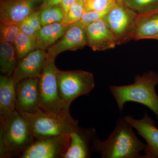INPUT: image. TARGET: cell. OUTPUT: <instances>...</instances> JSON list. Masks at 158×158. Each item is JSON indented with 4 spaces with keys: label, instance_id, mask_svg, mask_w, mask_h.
<instances>
[{
    "label": "cell",
    "instance_id": "6da1fadb",
    "mask_svg": "<svg viewBox=\"0 0 158 158\" xmlns=\"http://www.w3.org/2000/svg\"><path fill=\"white\" fill-rule=\"evenodd\" d=\"M133 127L124 117L118 118L115 129L107 139L102 141L97 135L91 144L92 152H98L102 158H143L146 144L133 131Z\"/></svg>",
    "mask_w": 158,
    "mask_h": 158
},
{
    "label": "cell",
    "instance_id": "7a4b0ae2",
    "mask_svg": "<svg viewBox=\"0 0 158 158\" xmlns=\"http://www.w3.org/2000/svg\"><path fill=\"white\" fill-rule=\"evenodd\" d=\"M158 85V74L150 71L136 76L132 84L111 85L110 90L116 100L119 112L123 111L125 104L127 102H135L147 107L158 119V96L156 91Z\"/></svg>",
    "mask_w": 158,
    "mask_h": 158
},
{
    "label": "cell",
    "instance_id": "3957f363",
    "mask_svg": "<svg viewBox=\"0 0 158 158\" xmlns=\"http://www.w3.org/2000/svg\"><path fill=\"white\" fill-rule=\"evenodd\" d=\"M0 120V158L19 157L36 140L28 121L17 110Z\"/></svg>",
    "mask_w": 158,
    "mask_h": 158
},
{
    "label": "cell",
    "instance_id": "277c9868",
    "mask_svg": "<svg viewBox=\"0 0 158 158\" xmlns=\"http://www.w3.org/2000/svg\"><path fill=\"white\" fill-rule=\"evenodd\" d=\"M56 74L62 109L66 114H70L72 102L79 97L88 96L95 87L93 74L81 69L62 71L58 68Z\"/></svg>",
    "mask_w": 158,
    "mask_h": 158
},
{
    "label": "cell",
    "instance_id": "5b68a950",
    "mask_svg": "<svg viewBox=\"0 0 158 158\" xmlns=\"http://www.w3.org/2000/svg\"><path fill=\"white\" fill-rule=\"evenodd\" d=\"M28 121L35 140L69 134L78 121L69 116H61L42 111L35 113L19 112Z\"/></svg>",
    "mask_w": 158,
    "mask_h": 158
},
{
    "label": "cell",
    "instance_id": "8992f818",
    "mask_svg": "<svg viewBox=\"0 0 158 158\" xmlns=\"http://www.w3.org/2000/svg\"><path fill=\"white\" fill-rule=\"evenodd\" d=\"M55 59H48L39 78L40 106L43 112L61 116H69L62 109L59 98Z\"/></svg>",
    "mask_w": 158,
    "mask_h": 158
},
{
    "label": "cell",
    "instance_id": "52a82bcc",
    "mask_svg": "<svg viewBox=\"0 0 158 158\" xmlns=\"http://www.w3.org/2000/svg\"><path fill=\"white\" fill-rule=\"evenodd\" d=\"M139 14L123 4H116L102 19L113 31L119 44L133 38Z\"/></svg>",
    "mask_w": 158,
    "mask_h": 158
},
{
    "label": "cell",
    "instance_id": "ba28073f",
    "mask_svg": "<svg viewBox=\"0 0 158 158\" xmlns=\"http://www.w3.org/2000/svg\"><path fill=\"white\" fill-rule=\"evenodd\" d=\"M69 141V134L36 140L19 158H63Z\"/></svg>",
    "mask_w": 158,
    "mask_h": 158
},
{
    "label": "cell",
    "instance_id": "9c48e42d",
    "mask_svg": "<svg viewBox=\"0 0 158 158\" xmlns=\"http://www.w3.org/2000/svg\"><path fill=\"white\" fill-rule=\"evenodd\" d=\"M124 117L146 141L143 158H158V128L156 121L148 116L147 112L141 119H136L129 115Z\"/></svg>",
    "mask_w": 158,
    "mask_h": 158
},
{
    "label": "cell",
    "instance_id": "30bf717a",
    "mask_svg": "<svg viewBox=\"0 0 158 158\" xmlns=\"http://www.w3.org/2000/svg\"><path fill=\"white\" fill-rule=\"evenodd\" d=\"M44 0H3L0 6L1 22L19 24L34 11L39 10Z\"/></svg>",
    "mask_w": 158,
    "mask_h": 158
},
{
    "label": "cell",
    "instance_id": "8fae6325",
    "mask_svg": "<svg viewBox=\"0 0 158 158\" xmlns=\"http://www.w3.org/2000/svg\"><path fill=\"white\" fill-rule=\"evenodd\" d=\"M85 31L87 45L94 51L110 49L118 44L113 31L103 19L88 24Z\"/></svg>",
    "mask_w": 158,
    "mask_h": 158
},
{
    "label": "cell",
    "instance_id": "7c38bea8",
    "mask_svg": "<svg viewBox=\"0 0 158 158\" xmlns=\"http://www.w3.org/2000/svg\"><path fill=\"white\" fill-rule=\"evenodd\" d=\"M86 45L85 27L77 22L70 25L60 40L48 49L47 59H55L62 52L80 49Z\"/></svg>",
    "mask_w": 158,
    "mask_h": 158
},
{
    "label": "cell",
    "instance_id": "4fadbf2b",
    "mask_svg": "<svg viewBox=\"0 0 158 158\" xmlns=\"http://www.w3.org/2000/svg\"><path fill=\"white\" fill-rule=\"evenodd\" d=\"M39 78L23 80L16 85L15 110L35 113L42 111L40 106Z\"/></svg>",
    "mask_w": 158,
    "mask_h": 158
},
{
    "label": "cell",
    "instance_id": "5bb4252c",
    "mask_svg": "<svg viewBox=\"0 0 158 158\" xmlns=\"http://www.w3.org/2000/svg\"><path fill=\"white\" fill-rule=\"evenodd\" d=\"M47 60L45 50L37 49L19 60L11 77L15 85L30 78H39Z\"/></svg>",
    "mask_w": 158,
    "mask_h": 158
},
{
    "label": "cell",
    "instance_id": "9a60e30c",
    "mask_svg": "<svg viewBox=\"0 0 158 158\" xmlns=\"http://www.w3.org/2000/svg\"><path fill=\"white\" fill-rule=\"evenodd\" d=\"M96 131L93 127L85 128L77 126L70 133V141L63 158L91 157V144Z\"/></svg>",
    "mask_w": 158,
    "mask_h": 158
},
{
    "label": "cell",
    "instance_id": "2e32d148",
    "mask_svg": "<svg viewBox=\"0 0 158 158\" xmlns=\"http://www.w3.org/2000/svg\"><path fill=\"white\" fill-rule=\"evenodd\" d=\"M16 85L12 77L0 76V118L11 116L15 111Z\"/></svg>",
    "mask_w": 158,
    "mask_h": 158
},
{
    "label": "cell",
    "instance_id": "e0dca14e",
    "mask_svg": "<svg viewBox=\"0 0 158 158\" xmlns=\"http://www.w3.org/2000/svg\"><path fill=\"white\" fill-rule=\"evenodd\" d=\"M69 26H64L62 23L42 26L37 32V49H48L62 37Z\"/></svg>",
    "mask_w": 158,
    "mask_h": 158
},
{
    "label": "cell",
    "instance_id": "ac0fdd59",
    "mask_svg": "<svg viewBox=\"0 0 158 158\" xmlns=\"http://www.w3.org/2000/svg\"><path fill=\"white\" fill-rule=\"evenodd\" d=\"M158 34V15L146 16L139 15L133 38L135 40L149 39Z\"/></svg>",
    "mask_w": 158,
    "mask_h": 158
},
{
    "label": "cell",
    "instance_id": "d6986e66",
    "mask_svg": "<svg viewBox=\"0 0 158 158\" xmlns=\"http://www.w3.org/2000/svg\"><path fill=\"white\" fill-rule=\"evenodd\" d=\"M14 45L10 43L0 44V71L3 75L11 77L17 64Z\"/></svg>",
    "mask_w": 158,
    "mask_h": 158
},
{
    "label": "cell",
    "instance_id": "ffe728a7",
    "mask_svg": "<svg viewBox=\"0 0 158 158\" xmlns=\"http://www.w3.org/2000/svg\"><path fill=\"white\" fill-rule=\"evenodd\" d=\"M18 60L37 49V40L20 31L13 43Z\"/></svg>",
    "mask_w": 158,
    "mask_h": 158
},
{
    "label": "cell",
    "instance_id": "44dd1931",
    "mask_svg": "<svg viewBox=\"0 0 158 158\" xmlns=\"http://www.w3.org/2000/svg\"><path fill=\"white\" fill-rule=\"evenodd\" d=\"M40 17L42 26L62 23L64 19V11L60 6L42 8L40 9Z\"/></svg>",
    "mask_w": 158,
    "mask_h": 158
},
{
    "label": "cell",
    "instance_id": "7402d4cb",
    "mask_svg": "<svg viewBox=\"0 0 158 158\" xmlns=\"http://www.w3.org/2000/svg\"><path fill=\"white\" fill-rule=\"evenodd\" d=\"M20 31V30L19 24L15 23L1 22V42H8L13 44Z\"/></svg>",
    "mask_w": 158,
    "mask_h": 158
},
{
    "label": "cell",
    "instance_id": "603a6c76",
    "mask_svg": "<svg viewBox=\"0 0 158 158\" xmlns=\"http://www.w3.org/2000/svg\"><path fill=\"white\" fill-rule=\"evenodd\" d=\"M85 3L78 0L74 3L64 16L62 23V24L65 26H68L79 21L85 11Z\"/></svg>",
    "mask_w": 158,
    "mask_h": 158
},
{
    "label": "cell",
    "instance_id": "cb8c5ba5",
    "mask_svg": "<svg viewBox=\"0 0 158 158\" xmlns=\"http://www.w3.org/2000/svg\"><path fill=\"white\" fill-rule=\"evenodd\" d=\"M158 0H123L125 6L139 15L146 14L157 3Z\"/></svg>",
    "mask_w": 158,
    "mask_h": 158
},
{
    "label": "cell",
    "instance_id": "d4e9b609",
    "mask_svg": "<svg viewBox=\"0 0 158 158\" xmlns=\"http://www.w3.org/2000/svg\"><path fill=\"white\" fill-rule=\"evenodd\" d=\"M113 0H88L85 3V11H101L116 5Z\"/></svg>",
    "mask_w": 158,
    "mask_h": 158
},
{
    "label": "cell",
    "instance_id": "484cf974",
    "mask_svg": "<svg viewBox=\"0 0 158 158\" xmlns=\"http://www.w3.org/2000/svg\"><path fill=\"white\" fill-rule=\"evenodd\" d=\"M111 9V8L101 11H85L81 19L78 22L85 27L90 23L102 19Z\"/></svg>",
    "mask_w": 158,
    "mask_h": 158
},
{
    "label": "cell",
    "instance_id": "4316f807",
    "mask_svg": "<svg viewBox=\"0 0 158 158\" xmlns=\"http://www.w3.org/2000/svg\"><path fill=\"white\" fill-rule=\"evenodd\" d=\"M40 9L34 11L24 19L34 27L37 31L42 27L40 21Z\"/></svg>",
    "mask_w": 158,
    "mask_h": 158
},
{
    "label": "cell",
    "instance_id": "83f0119b",
    "mask_svg": "<svg viewBox=\"0 0 158 158\" xmlns=\"http://www.w3.org/2000/svg\"><path fill=\"white\" fill-rule=\"evenodd\" d=\"M19 25L21 32L29 37L36 39L37 31L25 20L19 23Z\"/></svg>",
    "mask_w": 158,
    "mask_h": 158
},
{
    "label": "cell",
    "instance_id": "f1b7e54d",
    "mask_svg": "<svg viewBox=\"0 0 158 158\" xmlns=\"http://www.w3.org/2000/svg\"><path fill=\"white\" fill-rule=\"evenodd\" d=\"M77 1V0H62L60 6L64 11V16L67 13L72 5Z\"/></svg>",
    "mask_w": 158,
    "mask_h": 158
},
{
    "label": "cell",
    "instance_id": "f546056e",
    "mask_svg": "<svg viewBox=\"0 0 158 158\" xmlns=\"http://www.w3.org/2000/svg\"><path fill=\"white\" fill-rule=\"evenodd\" d=\"M62 1V0H44L41 7V9L47 7L60 6V3Z\"/></svg>",
    "mask_w": 158,
    "mask_h": 158
},
{
    "label": "cell",
    "instance_id": "4dcf8cb0",
    "mask_svg": "<svg viewBox=\"0 0 158 158\" xmlns=\"http://www.w3.org/2000/svg\"><path fill=\"white\" fill-rule=\"evenodd\" d=\"M117 4H123V0H113Z\"/></svg>",
    "mask_w": 158,
    "mask_h": 158
},
{
    "label": "cell",
    "instance_id": "1f68e13d",
    "mask_svg": "<svg viewBox=\"0 0 158 158\" xmlns=\"http://www.w3.org/2000/svg\"><path fill=\"white\" fill-rule=\"evenodd\" d=\"M149 39H155L156 40H158V34H157V35H155V36H153V37H150Z\"/></svg>",
    "mask_w": 158,
    "mask_h": 158
},
{
    "label": "cell",
    "instance_id": "d6a6232c",
    "mask_svg": "<svg viewBox=\"0 0 158 158\" xmlns=\"http://www.w3.org/2000/svg\"><path fill=\"white\" fill-rule=\"evenodd\" d=\"M78 1H80V2H82L86 3L88 2V0H78Z\"/></svg>",
    "mask_w": 158,
    "mask_h": 158
}]
</instances>
